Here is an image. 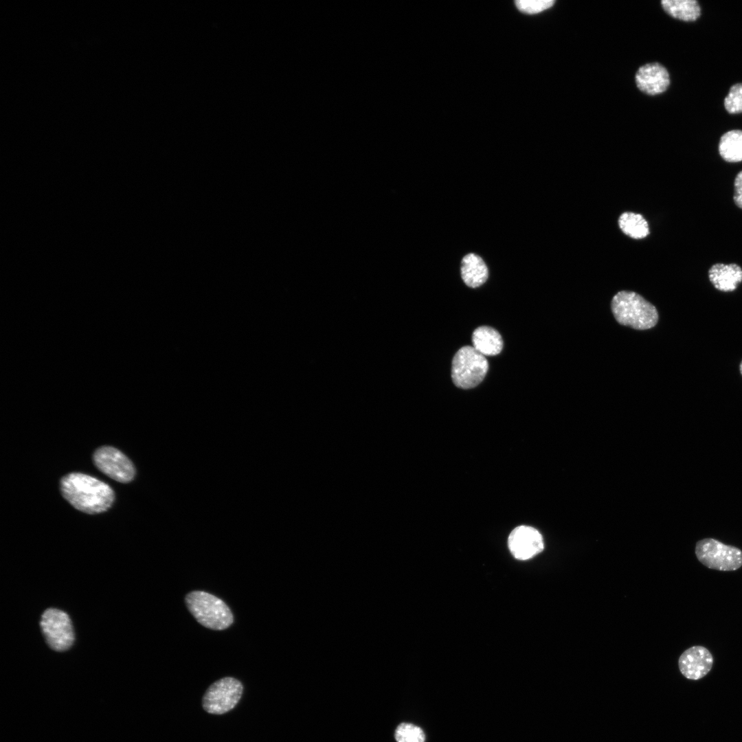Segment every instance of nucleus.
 Listing matches in <instances>:
<instances>
[{
	"label": "nucleus",
	"mask_w": 742,
	"mask_h": 742,
	"mask_svg": "<svg viewBox=\"0 0 742 742\" xmlns=\"http://www.w3.org/2000/svg\"><path fill=\"white\" fill-rule=\"evenodd\" d=\"M739 370H740V372H741V374L742 375V361H741V363L739 365Z\"/></svg>",
	"instance_id": "22"
},
{
	"label": "nucleus",
	"mask_w": 742,
	"mask_h": 742,
	"mask_svg": "<svg viewBox=\"0 0 742 742\" xmlns=\"http://www.w3.org/2000/svg\"><path fill=\"white\" fill-rule=\"evenodd\" d=\"M618 225L624 234L634 239H642L649 234V224L640 214L622 213L618 218Z\"/></svg>",
	"instance_id": "17"
},
{
	"label": "nucleus",
	"mask_w": 742,
	"mask_h": 742,
	"mask_svg": "<svg viewBox=\"0 0 742 742\" xmlns=\"http://www.w3.org/2000/svg\"><path fill=\"white\" fill-rule=\"evenodd\" d=\"M733 199L736 205L742 209V170L734 179Z\"/></svg>",
	"instance_id": "21"
},
{
	"label": "nucleus",
	"mask_w": 742,
	"mask_h": 742,
	"mask_svg": "<svg viewBox=\"0 0 742 742\" xmlns=\"http://www.w3.org/2000/svg\"><path fill=\"white\" fill-rule=\"evenodd\" d=\"M635 80L638 89L650 95L664 92L670 84L667 69L658 63L641 66L636 74Z\"/></svg>",
	"instance_id": "11"
},
{
	"label": "nucleus",
	"mask_w": 742,
	"mask_h": 742,
	"mask_svg": "<svg viewBox=\"0 0 742 742\" xmlns=\"http://www.w3.org/2000/svg\"><path fill=\"white\" fill-rule=\"evenodd\" d=\"M186 605L196 620L203 626L223 630L233 622L232 613L218 597L203 591H193L186 596Z\"/></svg>",
	"instance_id": "3"
},
{
	"label": "nucleus",
	"mask_w": 742,
	"mask_h": 742,
	"mask_svg": "<svg viewBox=\"0 0 742 742\" xmlns=\"http://www.w3.org/2000/svg\"><path fill=\"white\" fill-rule=\"evenodd\" d=\"M695 555L698 561L709 569L734 571L742 566V551L712 538L697 542Z\"/></svg>",
	"instance_id": "5"
},
{
	"label": "nucleus",
	"mask_w": 742,
	"mask_h": 742,
	"mask_svg": "<svg viewBox=\"0 0 742 742\" xmlns=\"http://www.w3.org/2000/svg\"><path fill=\"white\" fill-rule=\"evenodd\" d=\"M713 662V657L707 648L693 646L681 654L678 660V666L686 678L698 680L710 671Z\"/></svg>",
	"instance_id": "10"
},
{
	"label": "nucleus",
	"mask_w": 742,
	"mask_h": 742,
	"mask_svg": "<svg viewBox=\"0 0 742 742\" xmlns=\"http://www.w3.org/2000/svg\"><path fill=\"white\" fill-rule=\"evenodd\" d=\"M461 276L468 286L476 288L487 280L488 268L481 257L475 254H469L462 258Z\"/></svg>",
	"instance_id": "13"
},
{
	"label": "nucleus",
	"mask_w": 742,
	"mask_h": 742,
	"mask_svg": "<svg viewBox=\"0 0 742 742\" xmlns=\"http://www.w3.org/2000/svg\"><path fill=\"white\" fill-rule=\"evenodd\" d=\"M63 496L75 508L88 513L106 511L114 501V493L106 483L80 473L66 475L60 480Z\"/></svg>",
	"instance_id": "1"
},
{
	"label": "nucleus",
	"mask_w": 742,
	"mask_h": 742,
	"mask_svg": "<svg viewBox=\"0 0 742 742\" xmlns=\"http://www.w3.org/2000/svg\"><path fill=\"white\" fill-rule=\"evenodd\" d=\"M554 3L553 0H517L515 5L521 12L534 14L549 9Z\"/></svg>",
	"instance_id": "20"
},
{
	"label": "nucleus",
	"mask_w": 742,
	"mask_h": 742,
	"mask_svg": "<svg viewBox=\"0 0 742 742\" xmlns=\"http://www.w3.org/2000/svg\"><path fill=\"white\" fill-rule=\"evenodd\" d=\"M395 739L397 742H425V736L423 730L417 726L408 723H402L395 730Z\"/></svg>",
	"instance_id": "18"
},
{
	"label": "nucleus",
	"mask_w": 742,
	"mask_h": 742,
	"mask_svg": "<svg viewBox=\"0 0 742 742\" xmlns=\"http://www.w3.org/2000/svg\"><path fill=\"white\" fill-rule=\"evenodd\" d=\"M95 466L111 478L122 483L131 482L135 474L132 462L112 447H102L93 454Z\"/></svg>",
	"instance_id": "8"
},
{
	"label": "nucleus",
	"mask_w": 742,
	"mask_h": 742,
	"mask_svg": "<svg viewBox=\"0 0 742 742\" xmlns=\"http://www.w3.org/2000/svg\"><path fill=\"white\" fill-rule=\"evenodd\" d=\"M664 11L671 16L684 21H693L701 14V8L695 0H663L661 2Z\"/></svg>",
	"instance_id": "15"
},
{
	"label": "nucleus",
	"mask_w": 742,
	"mask_h": 742,
	"mask_svg": "<svg viewBox=\"0 0 742 742\" xmlns=\"http://www.w3.org/2000/svg\"><path fill=\"white\" fill-rule=\"evenodd\" d=\"M241 682L231 677L220 679L207 689L202 699L203 709L214 715H222L233 709L243 694Z\"/></svg>",
	"instance_id": "7"
},
{
	"label": "nucleus",
	"mask_w": 742,
	"mask_h": 742,
	"mask_svg": "<svg viewBox=\"0 0 742 742\" xmlns=\"http://www.w3.org/2000/svg\"><path fill=\"white\" fill-rule=\"evenodd\" d=\"M611 307L619 324L634 329H649L658 322L656 308L633 291H619L614 296Z\"/></svg>",
	"instance_id": "2"
},
{
	"label": "nucleus",
	"mask_w": 742,
	"mask_h": 742,
	"mask_svg": "<svg viewBox=\"0 0 742 742\" xmlns=\"http://www.w3.org/2000/svg\"><path fill=\"white\" fill-rule=\"evenodd\" d=\"M488 369L484 355L473 346L462 347L452 361L451 376L456 386L470 389L477 386L484 379Z\"/></svg>",
	"instance_id": "4"
},
{
	"label": "nucleus",
	"mask_w": 742,
	"mask_h": 742,
	"mask_svg": "<svg viewBox=\"0 0 742 742\" xmlns=\"http://www.w3.org/2000/svg\"><path fill=\"white\" fill-rule=\"evenodd\" d=\"M708 278L717 290L733 291L742 282V269L735 263H717L710 268Z\"/></svg>",
	"instance_id": "12"
},
{
	"label": "nucleus",
	"mask_w": 742,
	"mask_h": 742,
	"mask_svg": "<svg viewBox=\"0 0 742 742\" xmlns=\"http://www.w3.org/2000/svg\"><path fill=\"white\" fill-rule=\"evenodd\" d=\"M473 348L483 355L495 356L500 353L503 341L500 334L489 326L477 328L472 335Z\"/></svg>",
	"instance_id": "14"
},
{
	"label": "nucleus",
	"mask_w": 742,
	"mask_h": 742,
	"mask_svg": "<svg viewBox=\"0 0 742 742\" xmlns=\"http://www.w3.org/2000/svg\"><path fill=\"white\" fill-rule=\"evenodd\" d=\"M724 106L730 113L742 112V83L735 84L730 87L724 100Z\"/></svg>",
	"instance_id": "19"
},
{
	"label": "nucleus",
	"mask_w": 742,
	"mask_h": 742,
	"mask_svg": "<svg viewBox=\"0 0 742 742\" xmlns=\"http://www.w3.org/2000/svg\"><path fill=\"white\" fill-rule=\"evenodd\" d=\"M41 628L45 639L51 649L56 651L69 649L74 642V631L71 621L65 611L47 609L42 614Z\"/></svg>",
	"instance_id": "6"
},
{
	"label": "nucleus",
	"mask_w": 742,
	"mask_h": 742,
	"mask_svg": "<svg viewBox=\"0 0 742 742\" xmlns=\"http://www.w3.org/2000/svg\"><path fill=\"white\" fill-rule=\"evenodd\" d=\"M721 157L728 162L742 161V131L732 130L724 133L719 141Z\"/></svg>",
	"instance_id": "16"
},
{
	"label": "nucleus",
	"mask_w": 742,
	"mask_h": 742,
	"mask_svg": "<svg viewBox=\"0 0 742 742\" xmlns=\"http://www.w3.org/2000/svg\"><path fill=\"white\" fill-rule=\"evenodd\" d=\"M508 548L515 558L528 560L543 551L544 543L540 532L531 526H519L510 533Z\"/></svg>",
	"instance_id": "9"
}]
</instances>
